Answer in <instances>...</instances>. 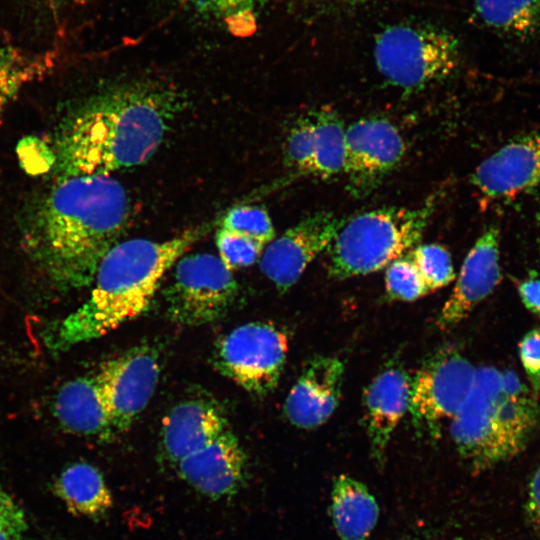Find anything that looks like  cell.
Segmentation results:
<instances>
[{
  "label": "cell",
  "mask_w": 540,
  "mask_h": 540,
  "mask_svg": "<svg viewBox=\"0 0 540 540\" xmlns=\"http://www.w3.org/2000/svg\"><path fill=\"white\" fill-rule=\"evenodd\" d=\"M374 58L390 83L413 91L449 77L459 65L460 50L457 39L446 31L401 24L378 34Z\"/></svg>",
  "instance_id": "5b68a950"
},
{
  "label": "cell",
  "mask_w": 540,
  "mask_h": 540,
  "mask_svg": "<svg viewBox=\"0 0 540 540\" xmlns=\"http://www.w3.org/2000/svg\"><path fill=\"white\" fill-rule=\"evenodd\" d=\"M330 512L340 540H368L379 517L377 501L368 488L347 475L335 478Z\"/></svg>",
  "instance_id": "44dd1931"
},
{
  "label": "cell",
  "mask_w": 540,
  "mask_h": 540,
  "mask_svg": "<svg viewBox=\"0 0 540 540\" xmlns=\"http://www.w3.org/2000/svg\"><path fill=\"white\" fill-rule=\"evenodd\" d=\"M53 413L63 429L72 434L105 438L114 432L96 374L63 384L56 394Z\"/></svg>",
  "instance_id": "ffe728a7"
},
{
  "label": "cell",
  "mask_w": 540,
  "mask_h": 540,
  "mask_svg": "<svg viewBox=\"0 0 540 540\" xmlns=\"http://www.w3.org/2000/svg\"><path fill=\"white\" fill-rule=\"evenodd\" d=\"M385 284L390 297L402 301H414L429 292L412 260L406 258L387 266Z\"/></svg>",
  "instance_id": "f1b7e54d"
},
{
  "label": "cell",
  "mask_w": 540,
  "mask_h": 540,
  "mask_svg": "<svg viewBox=\"0 0 540 540\" xmlns=\"http://www.w3.org/2000/svg\"><path fill=\"white\" fill-rule=\"evenodd\" d=\"M526 508L530 521L540 528V467L529 482Z\"/></svg>",
  "instance_id": "836d02e7"
},
{
  "label": "cell",
  "mask_w": 540,
  "mask_h": 540,
  "mask_svg": "<svg viewBox=\"0 0 540 540\" xmlns=\"http://www.w3.org/2000/svg\"><path fill=\"white\" fill-rule=\"evenodd\" d=\"M344 221L328 211L306 216L265 246L261 271L280 292L287 291L311 261L328 249Z\"/></svg>",
  "instance_id": "8fae6325"
},
{
  "label": "cell",
  "mask_w": 540,
  "mask_h": 540,
  "mask_svg": "<svg viewBox=\"0 0 540 540\" xmlns=\"http://www.w3.org/2000/svg\"><path fill=\"white\" fill-rule=\"evenodd\" d=\"M179 108L177 94L156 84H128L89 100L56 140L57 178L111 173L146 162Z\"/></svg>",
  "instance_id": "7a4b0ae2"
},
{
  "label": "cell",
  "mask_w": 540,
  "mask_h": 540,
  "mask_svg": "<svg viewBox=\"0 0 540 540\" xmlns=\"http://www.w3.org/2000/svg\"><path fill=\"white\" fill-rule=\"evenodd\" d=\"M499 230L486 228L467 254L437 325L448 329L461 322L500 282Z\"/></svg>",
  "instance_id": "9a60e30c"
},
{
  "label": "cell",
  "mask_w": 540,
  "mask_h": 540,
  "mask_svg": "<svg viewBox=\"0 0 540 540\" xmlns=\"http://www.w3.org/2000/svg\"><path fill=\"white\" fill-rule=\"evenodd\" d=\"M501 392L511 397L528 394V390L520 381L517 374L511 370L501 373Z\"/></svg>",
  "instance_id": "e575fe53"
},
{
  "label": "cell",
  "mask_w": 540,
  "mask_h": 540,
  "mask_svg": "<svg viewBox=\"0 0 540 540\" xmlns=\"http://www.w3.org/2000/svg\"><path fill=\"white\" fill-rule=\"evenodd\" d=\"M96 377L114 432L126 431L149 403L160 374L157 352L149 345L135 346L104 362Z\"/></svg>",
  "instance_id": "30bf717a"
},
{
  "label": "cell",
  "mask_w": 540,
  "mask_h": 540,
  "mask_svg": "<svg viewBox=\"0 0 540 540\" xmlns=\"http://www.w3.org/2000/svg\"><path fill=\"white\" fill-rule=\"evenodd\" d=\"M343 375L344 364L337 357L313 358L287 395L284 411L288 420L303 429L325 423L338 406Z\"/></svg>",
  "instance_id": "2e32d148"
},
{
  "label": "cell",
  "mask_w": 540,
  "mask_h": 540,
  "mask_svg": "<svg viewBox=\"0 0 540 540\" xmlns=\"http://www.w3.org/2000/svg\"><path fill=\"white\" fill-rule=\"evenodd\" d=\"M54 492L77 516L98 518L112 506V495L102 473L86 462L66 467L54 482Z\"/></svg>",
  "instance_id": "7402d4cb"
},
{
  "label": "cell",
  "mask_w": 540,
  "mask_h": 540,
  "mask_svg": "<svg viewBox=\"0 0 540 540\" xmlns=\"http://www.w3.org/2000/svg\"><path fill=\"white\" fill-rule=\"evenodd\" d=\"M519 354L533 390H540V329L531 330L522 338Z\"/></svg>",
  "instance_id": "1f68e13d"
},
{
  "label": "cell",
  "mask_w": 540,
  "mask_h": 540,
  "mask_svg": "<svg viewBox=\"0 0 540 540\" xmlns=\"http://www.w3.org/2000/svg\"><path fill=\"white\" fill-rule=\"evenodd\" d=\"M288 351L286 334L265 322L238 326L217 344L214 364L219 372L259 396L278 384Z\"/></svg>",
  "instance_id": "52a82bcc"
},
{
  "label": "cell",
  "mask_w": 540,
  "mask_h": 540,
  "mask_svg": "<svg viewBox=\"0 0 540 540\" xmlns=\"http://www.w3.org/2000/svg\"><path fill=\"white\" fill-rule=\"evenodd\" d=\"M51 4L55 5V6H60V5H64V4H76V3H81V2H84V1H88V0H48Z\"/></svg>",
  "instance_id": "d590c367"
},
{
  "label": "cell",
  "mask_w": 540,
  "mask_h": 540,
  "mask_svg": "<svg viewBox=\"0 0 540 540\" xmlns=\"http://www.w3.org/2000/svg\"><path fill=\"white\" fill-rule=\"evenodd\" d=\"M540 411L528 394L498 398L492 412V429L502 457L509 460L526 446L539 421Z\"/></svg>",
  "instance_id": "603a6c76"
},
{
  "label": "cell",
  "mask_w": 540,
  "mask_h": 540,
  "mask_svg": "<svg viewBox=\"0 0 540 540\" xmlns=\"http://www.w3.org/2000/svg\"><path fill=\"white\" fill-rule=\"evenodd\" d=\"M130 216L129 196L111 175L56 178L29 213L24 242L51 284L77 289L93 282Z\"/></svg>",
  "instance_id": "6da1fadb"
},
{
  "label": "cell",
  "mask_w": 540,
  "mask_h": 540,
  "mask_svg": "<svg viewBox=\"0 0 540 540\" xmlns=\"http://www.w3.org/2000/svg\"><path fill=\"white\" fill-rule=\"evenodd\" d=\"M51 65L48 55H31L0 44V117L19 91L44 75Z\"/></svg>",
  "instance_id": "d4e9b609"
},
{
  "label": "cell",
  "mask_w": 540,
  "mask_h": 540,
  "mask_svg": "<svg viewBox=\"0 0 540 540\" xmlns=\"http://www.w3.org/2000/svg\"><path fill=\"white\" fill-rule=\"evenodd\" d=\"M179 475L197 491L218 499L236 493L247 475L246 455L226 430L209 445L178 463Z\"/></svg>",
  "instance_id": "e0dca14e"
},
{
  "label": "cell",
  "mask_w": 540,
  "mask_h": 540,
  "mask_svg": "<svg viewBox=\"0 0 540 540\" xmlns=\"http://www.w3.org/2000/svg\"><path fill=\"white\" fill-rule=\"evenodd\" d=\"M219 224L222 229L251 238L264 246L276 235L268 212L259 206L233 207L224 214Z\"/></svg>",
  "instance_id": "4316f807"
},
{
  "label": "cell",
  "mask_w": 540,
  "mask_h": 540,
  "mask_svg": "<svg viewBox=\"0 0 540 540\" xmlns=\"http://www.w3.org/2000/svg\"><path fill=\"white\" fill-rule=\"evenodd\" d=\"M450 540H466V539L454 538V539H450Z\"/></svg>",
  "instance_id": "8d00e7d4"
},
{
  "label": "cell",
  "mask_w": 540,
  "mask_h": 540,
  "mask_svg": "<svg viewBox=\"0 0 540 540\" xmlns=\"http://www.w3.org/2000/svg\"><path fill=\"white\" fill-rule=\"evenodd\" d=\"M433 199L414 209L381 208L345 220L328 247V271L335 279L366 275L387 267L421 238Z\"/></svg>",
  "instance_id": "277c9868"
},
{
  "label": "cell",
  "mask_w": 540,
  "mask_h": 540,
  "mask_svg": "<svg viewBox=\"0 0 540 540\" xmlns=\"http://www.w3.org/2000/svg\"><path fill=\"white\" fill-rule=\"evenodd\" d=\"M344 170L347 189L357 198L373 192L401 162L405 143L383 118H363L345 129Z\"/></svg>",
  "instance_id": "9c48e42d"
},
{
  "label": "cell",
  "mask_w": 540,
  "mask_h": 540,
  "mask_svg": "<svg viewBox=\"0 0 540 540\" xmlns=\"http://www.w3.org/2000/svg\"><path fill=\"white\" fill-rule=\"evenodd\" d=\"M228 429L224 413L214 402L201 398L185 400L164 419L163 451L169 461L178 464Z\"/></svg>",
  "instance_id": "ac0fdd59"
},
{
  "label": "cell",
  "mask_w": 540,
  "mask_h": 540,
  "mask_svg": "<svg viewBox=\"0 0 540 540\" xmlns=\"http://www.w3.org/2000/svg\"><path fill=\"white\" fill-rule=\"evenodd\" d=\"M195 12L224 25L235 36L256 30V12L261 0H181Z\"/></svg>",
  "instance_id": "484cf974"
},
{
  "label": "cell",
  "mask_w": 540,
  "mask_h": 540,
  "mask_svg": "<svg viewBox=\"0 0 540 540\" xmlns=\"http://www.w3.org/2000/svg\"><path fill=\"white\" fill-rule=\"evenodd\" d=\"M26 531L23 510L0 486V540H25Z\"/></svg>",
  "instance_id": "4dcf8cb0"
},
{
  "label": "cell",
  "mask_w": 540,
  "mask_h": 540,
  "mask_svg": "<svg viewBox=\"0 0 540 540\" xmlns=\"http://www.w3.org/2000/svg\"><path fill=\"white\" fill-rule=\"evenodd\" d=\"M210 227L188 229L162 241L136 238L115 244L101 260L87 300L43 330L46 348L64 353L141 315L166 272Z\"/></svg>",
  "instance_id": "3957f363"
},
{
  "label": "cell",
  "mask_w": 540,
  "mask_h": 540,
  "mask_svg": "<svg viewBox=\"0 0 540 540\" xmlns=\"http://www.w3.org/2000/svg\"><path fill=\"white\" fill-rule=\"evenodd\" d=\"M500 395L501 373L493 367L478 368L468 400L451 419V438L460 455L477 470L503 462L492 429V412Z\"/></svg>",
  "instance_id": "4fadbf2b"
},
{
  "label": "cell",
  "mask_w": 540,
  "mask_h": 540,
  "mask_svg": "<svg viewBox=\"0 0 540 540\" xmlns=\"http://www.w3.org/2000/svg\"><path fill=\"white\" fill-rule=\"evenodd\" d=\"M345 129L340 117L320 108L300 117L284 144L286 165L298 174L330 179L344 170Z\"/></svg>",
  "instance_id": "7c38bea8"
},
{
  "label": "cell",
  "mask_w": 540,
  "mask_h": 540,
  "mask_svg": "<svg viewBox=\"0 0 540 540\" xmlns=\"http://www.w3.org/2000/svg\"><path fill=\"white\" fill-rule=\"evenodd\" d=\"M475 9L486 25L512 36H529L540 25V0H475Z\"/></svg>",
  "instance_id": "cb8c5ba5"
},
{
  "label": "cell",
  "mask_w": 540,
  "mask_h": 540,
  "mask_svg": "<svg viewBox=\"0 0 540 540\" xmlns=\"http://www.w3.org/2000/svg\"><path fill=\"white\" fill-rule=\"evenodd\" d=\"M471 182L493 200H509L540 187V131L509 140L477 166Z\"/></svg>",
  "instance_id": "5bb4252c"
},
{
  "label": "cell",
  "mask_w": 540,
  "mask_h": 540,
  "mask_svg": "<svg viewBox=\"0 0 540 540\" xmlns=\"http://www.w3.org/2000/svg\"><path fill=\"white\" fill-rule=\"evenodd\" d=\"M429 292L448 285L454 279L449 252L438 244L417 246L410 258Z\"/></svg>",
  "instance_id": "83f0119b"
},
{
  "label": "cell",
  "mask_w": 540,
  "mask_h": 540,
  "mask_svg": "<svg viewBox=\"0 0 540 540\" xmlns=\"http://www.w3.org/2000/svg\"><path fill=\"white\" fill-rule=\"evenodd\" d=\"M518 292L525 307L540 316V278H531L519 283Z\"/></svg>",
  "instance_id": "d6a6232c"
},
{
  "label": "cell",
  "mask_w": 540,
  "mask_h": 540,
  "mask_svg": "<svg viewBox=\"0 0 540 540\" xmlns=\"http://www.w3.org/2000/svg\"><path fill=\"white\" fill-rule=\"evenodd\" d=\"M238 293L232 271L219 256L197 253L175 264L164 291L168 317L183 326H199L223 317Z\"/></svg>",
  "instance_id": "8992f818"
},
{
  "label": "cell",
  "mask_w": 540,
  "mask_h": 540,
  "mask_svg": "<svg viewBox=\"0 0 540 540\" xmlns=\"http://www.w3.org/2000/svg\"><path fill=\"white\" fill-rule=\"evenodd\" d=\"M411 381L399 367L379 373L364 393L365 422L372 454L383 462L386 448L410 405Z\"/></svg>",
  "instance_id": "d6986e66"
},
{
  "label": "cell",
  "mask_w": 540,
  "mask_h": 540,
  "mask_svg": "<svg viewBox=\"0 0 540 540\" xmlns=\"http://www.w3.org/2000/svg\"><path fill=\"white\" fill-rule=\"evenodd\" d=\"M476 368L456 349L438 350L411 381L409 410L413 420L430 434H439L468 400Z\"/></svg>",
  "instance_id": "ba28073f"
},
{
  "label": "cell",
  "mask_w": 540,
  "mask_h": 540,
  "mask_svg": "<svg viewBox=\"0 0 540 540\" xmlns=\"http://www.w3.org/2000/svg\"><path fill=\"white\" fill-rule=\"evenodd\" d=\"M218 256L232 271L252 265L265 246L241 234L219 228L216 233Z\"/></svg>",
  "instance_id": "f546056e"
}]
</instances>
